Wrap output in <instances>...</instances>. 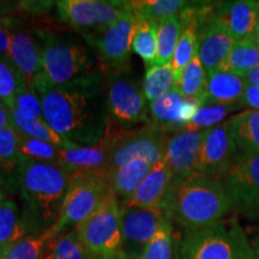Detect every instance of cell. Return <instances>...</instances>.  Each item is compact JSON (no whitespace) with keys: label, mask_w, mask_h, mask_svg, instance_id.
Segmentation results:
<instances>
[{"label":"cell","mask_w":259,"mask_h":259,"mask_svg":"<svg viewBox=\"0 0 259 259\" xmlns=\"http://www.w3.org/2000/svg\"><path fill=\"white\" fill-rule=\"evenodd\" d=\"M206 78L208 76H206L205 70L196 54L192 61L181 73L177 87L186 100H193L203 106L204 99H205Z\"/></svg>","instance_id":"cell-32"},{"label":"cell","mask_w":259,"mask_h":259,"mask_svg":"<svg viewBox=\"0 0 259 259\" xmlns=\"http://www.w3.org/2000/svg\"><path fill=\"white\" fill-rule=\"evenodd\" d=\"M143 93L147 102L151 103L164 96L177 87V78L170 64L147 67L143 80Z\"/></svg>","instance_id":"cell-30"},{"label":"cell","mask_w":259,"mask_h":259,"mask_svg":"<svg viewBox=\"0 0 259 259\" xmlns=\"http://www.w3.org/2000/svg\"><path fill=\"white\" fill-rule=\"evenodd\" d=\"M136 19L132 8L126 10L114 24L100 34L88 38V44L96 50L99 64L102 70L125 69L131 66V47Z\"/></svg>","instance_id":"cell-12"},{"label":"cell","mask_w":259,"mask_h":259,"mask_svg":"<svg viewBox=\"0 0 259 259\" xmlns=\"http://www.w3.org/2000/svg\"><path fill=\"white\" fill-rule=\"evenodd\" d=\"M27 235L22 210L15 200L4 199L0 203V248L6 251Z\"/></svg>","instance_id":"cell-26"},{"label":"cell","mask_w":259,"mask_h":259,"mask_svg":"<svg viewBox=\"0 0 259 259\" xmlns=\"http://www.w3.org/2000/svg\"><path fill=\"white\" fill-rule=\"evenodd\" d=\"M19 15H24L19 9L18 2H3L0 0V24L6 28L14 27L17 23Z\"/></svg>","instance_id":"cell-41"},{"label":"cell","mask_w":259,"mask_h":259,"mask_svg":"<svg viewBox=\"0 0 259 259\" xmlns=\"http://www.w3.org/2000/svg\"><path fill=\"white\" fill-rule=\"evenodd\" d=\"M4 254H5V250L0 248V259H4Z\"/></svg>","instance_id":"cell-49"},{"label":"cell","mask_w":259,"mask_h":259,"mask_svg":"<svg viewBox=\"0 0 259 259\" xmlns=\"http://www.w3.org/2000/svg\"><path fill=\"white\" fill-rule=\"evenodd\" d=\"M37 36L42 46L40 78L48 87L65 85L102 71L88 48L70 35L45 29Z\"/></svg>","instance_id":"cell-4"},{"label":"cell","mask_w":259,"mask_h":259,"mask_svg":"<svg viewBox=\"0 0 259 259\" xmlns=\"http://www.w3.org/2000/svg\"><path fill=\"white\" fill-rule=\"evenodd\" d=\"M22 156L19 154V135L12 127L0 130V176L15 177L17 180Z\"/></svg>","instance_id":"cell-34"},{"label":"cell","mask_w":259,"mask_h":259,"mask_svg":"<svg viewBox=\"0 0 259 259\" xmlns=\"http://www.w3.org/2000/svg\"><path fill=\"white\" fill-rule=\"evenodd\" d=\"M171 183V174L164 158L151 167L148 177L121 205L143 209H161Z\"/></svg>","instance_id":"cell-20"},{"label":"cell","mask_w":259,"mask_h":259,"mask_svg":"<svg viewBox=\"0 0 259 259\" xmlns=\"http://www.w3.org/2000/svg\"><path fill=\"white\" fill-rule=\"evenodd\" d=\"M111 192L109 180L102 174L78 171L70 176L69 190L59 219L52 228V235L58 236L76 228L101 205Z\"/></svg>","instance_id":"cell-7"},{"label":"cell","mask_w":259,"mask_h":259,"mask_svg":"<svg viewBox=\"0 0 259 259\" xmlns=\"http://www.w3.org/2000/svg\"><path fill=\"white\" fill-rule=\"evenodd\" d=\"M234 204L221 178L193 174L171 181L162 210L183 232L197 231L222 221Z\"/></svg>","instance_id":"cell-3"},{"label":"cell","mask_w":259,"mask_h":259,"mask_svg":"<svg viewBox=\"0 0 259 259\" xmlns=\"http://www.w3.org/2000/svg\"><path fill=\"white\" fill-rule=\"evenodd\" d=\"M12 107L27 116V118L36 119V120H45L41 97L36 92V89L28 87L27 84H24L19 89V92L15 97L14 106Z\"/></svg>","instance_id":"cell-40"},{"label":"cell","mask_w":259,"mask_h":259,"mask_svg":"<svg viewBox=\"0 0 259 259\" xmlns=\"http://www.w3.org/2000/svg\"><path fill=\"white\" fill-rule=\"evenodd\" d=\"M212 12L235 41L251 36L259 23V2L254 0L216 3Z\"/></svg>","instance_id":"cell-18"},{"label":"cell","mask_w":259,"mask_h":259,"mask_svg":"<svg viewBox=\"0 0 259 259\" xmlns=\"http://www.w3.org/2000/svg\"><path fill=\"white\" fill-rule=\"evenodd\" d=\"M251 247H252V251H253L254 255L257 258H259V234L254 235L253 238L251 239Z\"/></svg>","instance_id":"cell-47"},{"label":"cell","mask_w":259,"mask_h":259,"mask_svg":"<svg viewBox=\"0 0 259 259\" xmlns=\"http://www.w3.org/2000/svg\"><path fill=\"white\" fill-rule=\"evenodd\" d=\"M131 6V2L61 0L56 3L58 17L64 24L93 38L114 24Z\"/></svg>","instance_id":"cell-9"},{"label":"cell","mask_w":259,"mask_h":259,"mask_svg":"<svg viewBox=\"0 0 259 259\" xmlns=\"http://www.w3.org/2000/svg\"><path fill=\"white\" fill-rule=\"evenodd\" d=\"M253 254L244 229L232 219L183 232L177 238L174 259H247Z\"/></svg>","instance_id":"cell-5"},{"label":"cell","mask_w":259,"mask_h":259,"mask_svg":"<svg viewBox=\"0 0 259 259\" xmlns=\"http://www.w3.org/2000/svg\"><path fill=\"white\" fill-rule=\"evenodd\" d=\"M24 84L23 77L9 57H0V101L9 108L14 106L15 97Z\"/></svg>","instance_id":"cell-38"},{"label":"cell","mask_w":259,"mask_h":259,"mask_svg":"<svg viewBox=\"0 0 259 259\" xmlns=\"http://www.w3.org/2000/svg\"><path fill=\"white\" fill-rule=\"evenodd\" d=\"M34 88L41 97L44 119L70 143L90 147L109 128L103 71L59 87H48L38 77Z\"/></svg>","instance_id":"cell-1"},{"label":"cell","mask_w":259,"mask_h":259,"mask_svg":"<svg viewBox=\"0 0 259 259\" xmlns=\"http://www.w3.org/2000/svg\"><path fill=\"white\" fill-rule=\"evenodd\" d=\"M52 259H95L80 241L76 228L52 240Z\"/></svg>","instance_id":"cell-36"},{"label":"cell","mask_w":259,"mask_h":259,"mask_svg":"<svg viewBox=\"0 0 259 259\" xmlns=\"http://www.w3.org/2000/svg\"><path fill=\"white\" fill-rule=\"evenodd\" d=\"M240 106L203 105L193 116V119L183 130L189 131H205L223 122L231 113L239 111Z\"/></svg>","instance_id":"cell-37"},{"label":"cell","mask_w":259,"mask_h":259,"mask_svg":"<svg viewBox=\"0 0 259 259\" xmlns=\"http://www.w3.org/2000/svg\"><path fill=\"white\" fill-rule=\"evenodd\" d=\"M168 139L167 132L153 121L124 131L107 168V179L109 180L119 168L135 158L148 161L151 166L162 161L166 156Z\"/></svg>","instance_id":"cell-10"},{"label":"cell","mask_w":259,"mask_h":259,"mask_svg":"<svg viewBox=\"0 0 259 259\" xmlns=\"http://www.w3.org/2000/svg\"><path fill=\"white\" fill-rule=\"evenodd\" d=\"M205 131L180 130L168 139L166 161L171 174V181L184 180L196 174L197 157Z\"/></svg>","instance_id":"cell-17"},{"label":"cell","mask_w":259,"mask_h":259,"mask_svg":"<svg viewBox=\"0 0 259 259\" xmlns=\"http://www.w3.org/2000/svg\"><path fill=\"white\" fill-rule=\"evenodd\" d=\"M17 185L23 203L22 215L29 235L56 225L70 186V174L58 163L22 157Z\"/></svg>","instance_id":"cell-2"},{"label":"cell","mask_w":259,"mask_h":259,"mask_svg":"<svg viewBox=\"0 0 259 259\" xmlns=\"http://www.w3.org/2000/svg\"><path fill=\"white\" fill-rule=\"evenodd\" d=\"M12 127L11 114L9 107L0 101V130Z\"/></svg>","instance_id":"cell-44"},{"label":"cell","mask_w":259,"mask_h":259,"mask_svg":"<svg viewBox=\"0 0 259 259\" xmlns=\"http://www.w3.org/2000/svg\"><path fill=\"white\" fill-rule=\"evenodd\" d=\"M247 259H259V258H257V257H255V255L253 254V255H252V257H250V258H247Z\"/></svg>","instance_id":"cell-51"},{"label":"cell","mask_w":259,"mask_h":259,"mask_svg":"<svg viewBox=\"0 0 259 259\" xmlns=\"http://www.w3.org/2000/svg\"><path fill=\"white\" fill-rule=\"evenodd\" d=\"M181 32L183 21L180 16L167 18L157 24V58L155 65L170 64Z\"/></svg>","instance_id":"cell-33"},{"label":"cell","mask_w":259,"mask_h":259,"mask_svg":"<svg viewBox=\"0 0 259 259\" xmlns=\"http://www.w3.org/2000/svg\"><path fill=\"white\" fill-rule=\"evenodd\" d=\"M10 114H11L12 128L22 137H28L32 139H38V141L47 142V143L54 144L57 147L63 149H71L77 147L76 144L70 143L66 139L57 134L54 130H52L45 120H36V119H30L18 112L17 109L11 107Z\"/></svg>","instance_id":"cell-25"},{"label":"cell","mask_w":259,"mask_h":259,"mask_svg":"<svg viewBox=\"0 0 259 259\" xmlns=\"http://www.w3.org/2000/svg\"><path fill=\"white\" fill-rule=\"evenodd\" d=\"M221 179L235 208L259 211V154L238 156Z\"/></svg>","instance_id":"cell-14"},{"label":"cell","mask_w":259,"mask_h":259,"mask_svg":"<svg viewBox=\"0 0 259 259\" xmlns=\"http://www.w3.org/2000/svg\"><path fill=\"white\" fill-rule=\"evenodd\" d=\"M108 259H143V258H142V252L128 251V250H125V248H121V250H119L115 254H113L112 257Z\"/></svg>","instance_id":"cell-45"},{"label":"cell","mask_w":259,"mask_h":259,"mask_svg":"<svg viewBox=\"0 0 259 259\" xmlns=\"http://www.w3.org/2000/svg\"><path fill=\"white\" fill-rule=\"evenodd\" d=\"M76 231L95 259H108L121 250V203L113 191Z\"/></svg>","instance_id":"cell-8"},{"label":"cell","mask_w":259,"mask_h":259,"mask_svg":"<svg viewBox=\"0 0 259 259\" xmlns=\"http://www.w3.org/2000/svg\"><path fill=\"white\" fill-rule=\"evenodd\" d=\"M4 199H5V198H4V193H3V191L0 190V203H2Z\"/></svg>","instance_id":"cell-50"},{"label":"cell","mask_w":259,"mask_h":259,"mask_svg":"<svg viewBox=\"0 0 259 259\" xmlns=\"http://www.w3.org/2000/svg\"><path fill=\"white\" fill-rule=\"evenodd\" d=\"M151 167L153 166L148 161L142 158L127 162L109 178L113 193L124 200L130 198L148 177Z\"/></svg>","instance_id":"cell-24"},{"label":"cell","mask_w":259,"mask_h":259,"mask_svg":"<svg viewBox=\"0 0 259 259\" xmlns=\"http://www.w3.org/2000/svg\"><path fill=\"white\" fill-rule=\"evenodd\" d=\"M167 218L161 209L121 205V248L143 252Z\"/></svg>","instance_id":"cell-16"},{"label":"cell","mask_w":259,"mask_h":259,"mask_svg":"<svg viewBox=\"0 0 259 259\" xmlns=\"http://www.w3.org/2000/svg\"><path fill=\"white\" fill-rule=\"evenodd\" d=\"M186 99L176 87L173 90L160 97L156 101L149 103V113L151 120L162 127L167 134H176L184 128L181 121V112Z\"/></svg>","instance_id":"cell-23"},{"label":"cell","mask_w":259,"mask_h":259,"mask_svg":"<svg viewBox=\"0 0 259 259\" xmlns=\"http://www.w3.org/2000/svg\"><path fill=\"white\" fill-rule=\"evenodd\" d=\"M196 18L197 56L208 76L221 67L236 41L215 17L212 5H197Z\"/></svg>","instance_id":"cell-11"},{"label":"cell","mask_w":259,"mask_h":259,"mask_svg":"<svg viewBox=\"0 0 259 259\" xmlns=\"http://www.w3.org/2000/svg\"><path fill=\"white\" fill-rule=\"evenodd\" d=\"M258 66L259 46L251 36H248L235 42L219 70L228 71L245 77L251 70Z\"/></svg>","instance_id":"cell-27"},{"label":"cell","mask_w":259,"mask_h":259,"mask_svg":"<svg viewBox=\"0 0 259 259\" xmlns=\"http://www.w3.org/2000/svg\"><path fill=\"white\" fill-rule=\"evenodd\" d=\"M247 80L245 77L218 70L208 74L206 78L205 99L203 105H223V106H241Z\"/></svg>","instance_id":"cell-21"},{"label":"cell","mask_w":259,"mask_h":259,"mask_svg":"<svg viewBox=\"0 0 259 259\" xmlns=\"http://www.w3.org/2000/svg\"><path fill=\"white\" fill-rule=\"evenodd\" d=\"M238 156L259 154V111L245 109L228 119Z\"/></svg>","instance_id":"cell-22"},{"label":"cell","mask_w":259,"mask_h":259,"mask_svg":"<svg viewBox=\"0 0 259 259\" xmlns=\"http://www.w3.org/2000/svg\"><path fill=\"white\" fill-rule=\"evenodd\" d=\"M251 37H252V40H253V41L255 42V44H257L258 46H259V23H258L257 27H255L254 31L252 32Z\"/></svg>","instance_id":"cell-48"},{"label":"cell","mask_w":259,"mask_h":259,"mask_svg":"<svg viewBox=\"0 0 259 259\" xmlns=\"http://www.w3.org/2000/svg\"><path fill=\"white\" fill-rule=\"evenodd\" d=\"M9 59L14 63L16 69L23 77L24 83L34 88L42 73V46L40 38L36 40L35 35L28 31H11Z\"/></svg>","instance_id":"cell-19"},{"label":"cell","mask_w":259,"mask_h":259,"mask_svg":"<svg viewBox=\"0 0 259 259\" xmlns=\"http://www.w3.org/2000/svg\"><path fill=\"white\" fill-rule=\"evenodd\" d=\"M192 3L184 0H147V2H131L135 19L153 22L158 24L164 19L180 16L186 11Z\"/></svg>","instance_id":"cell-28"},{"label":"cell","mask_w":259,"mask_h":259,"mask_svg":"<svg viewBox=\"0 0 259 259\" xmlns=\"http://www.w3.org/2000/svg\"><path fill=\"white\" fill-rule=\"evenodd\" d=\"M245 79L247 80V83L252 84V85L259 87V66L254 67L253 70H251L250 72L246 74Z\"/></svg>","instance_id":"cell-46"},{"label":"cell","mask_w":259,"mask_h":259,"mask_svg":"<svg viewBox=\"0 0 259 259\" xmlns=\"http://www.w3.org/2000/svg\"><path fill=\"white\" fill-rule=\"evenodd\" d=\"M61 149L47 142L19 136V154L29 160L59 164Z\"/></svg>","instance_id":"cell-39"},{"label":"cell","mask_w":259,"mask_h":259,"mask_svg":"<svg viewBox=\"0 0 259 259\" xmlns=\"http://www.w3.org/2000/svg\"><path fill=\"white\" fill-rule=\"evenodd\" d=\"M122 132L124 130L109 127L105 137L95 145H77L71 149H61L59 166L63 167L70 176L78 171H87L106 177L107 168L109 166L116 144L120 141Z\"/></svg>","instance_id":"cell-15"},{"label":"cell","mask_w":259,"mask_h":259,"mask_svg":"<svg viewBox=\"0 0 259 259\" xmlns=\"http://www.w3.org/2000/svg\"><path fill=\"white\" fill-rule=\"evenodd\" d=\"M10 44H11V31L0 24V57H9Z\"/></svg>","instance_id":"cell-43"},{"label":"cell","mask_w":259,"mask_h":259,"mask_svg":"<svg viewBox=\"0 0 259 259\" xmlns=\"http://www.w3.org/2000/svg\"><path fill=\"white\" fill-rule=\"evenodd\" d=\"M52 229L30 234L5 251L4 259H52Z\"/></svg>","instance_id":"cell-29"},{"label":"cell","mask_w":259,"mask_h":259,"mask_svg":"<svg viewBox=\"0 0 259 259\" xmlns=\"http://www.w3.org/2000/svg\"><path fill=\"white\" fill-rule=\"evenodd\" d=\"M132 51L142 60L145 67H150L156 63L157 58V24L153 22L136 19Z\"/></svg>","instance_id":"cell-31"},{"label":"cell","mask_w":259,"mask_h":259,"mask_svg":"<svg viewBox=\"0 0 259 259\" xmlns=\"http://www.w3.org/2000/svg\"><path fill=\"white\" fill-rule=\"evenodd\" d=\"M178 236L169 218L162 223L156 234L142 252L143 259H174Z\"/></svg>","instance_id":"cell-35"},{"label":"cell","mask_w":259,"mask_h":259,"mask_svg":"<svg viewBox=\"0 0 259 259\" xmlns=\"http://www.w3.org/2000/svg\"><path fill=\"white\" fill-rule=\"evenodd\" d=\"M241 106L248 107V109L253 111H259V87L252 85L250 83L247 84L241 100Z\"/></svg>","instance_id":"cell-42"},{"label":"cell","mask_w":259,"mask_h":259,"mask_svg":"<svg viewBox=\"0 0 259 259\" xmlns=\"http://www.w3.org/2000/svg\"><path fill=\"white\" fill-rule=\"evenodd\" d=\"M102 71L105 76L109 127L128 131L138 125L148 124L150 121L149 107L143 85L134 76L131 66Z\"/></svg>","instance_id":"cell-6"},{"label":"cell","mask_w":259,"mask_h":259,"mask_svg":"<svg viewBox=\"0 0 259 259\" xmlns=\"http://www.w3.org/2000/svg\"><path fill=\"white\" fill-rule=\"evenodd\" d=\"M238 153L233 142L228 120L205 130L194 171L199 176L222 178L233 166Z\"/></svg>","instance_id":"cell-13"}]
</instances>
